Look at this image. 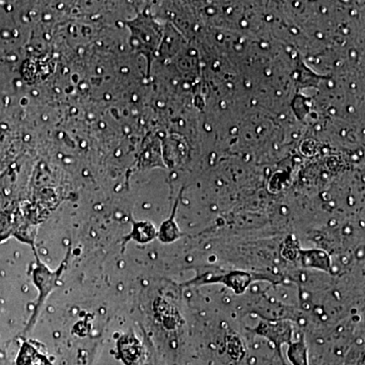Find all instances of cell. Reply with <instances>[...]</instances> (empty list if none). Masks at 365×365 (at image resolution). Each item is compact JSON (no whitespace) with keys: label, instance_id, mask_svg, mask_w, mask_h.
I'll list each match as a JSON object with an SVG mask.
<instances>
[{"label":"cell","instance_id":"cell-1","mask_svg":"<svg viewBox=\"0 0 365 365\" xmlns=\"http://www.w3.org/2000/svg\"><path fill=\"white\" fill-rule=\"evenodd\" d=\"M63 267L64 264L62 265L61 269L57 271V272L50 273L44 265L39 264V266L34 271V279H35V282L37 283L38 287L40 288L41 292L38 307H40L44 304L46 297L52 292L53 288L57 287V281H58L59 276L61 275V270Z\"/></svg>","mask_w":365,"mask_h":365}]
</instances>
